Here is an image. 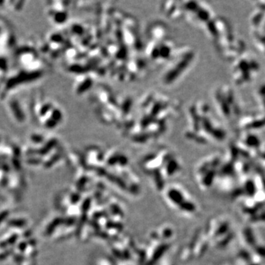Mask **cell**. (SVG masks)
<instances>
[{
    "label": "cell",
    "mask_w": 265,
    "mask_h": 265,
    "mask_svg": "<svg viewBox=\"0 0 265 265\" xmlns=\"http://www.w3.org/2000/svg\"><path fill=\"white\" fill-rule=\"evenodd\" d=\"M43 134L42 133H32V134L30 135V141H32L33 143L36 142H41V141H44V136H43Z\"/></svg>",
    "instance_id": "2"
},
{
    "label": "cell",
    "mask_w": 265,
    "mask_h": 265,
    "mask_svg": "<svg viewBox=\"0 0 265 265\" xmlns=\"http://www.w3.org/2000/svg\"><path fill=\"white\" fill-rule=\"evenodd\" d=\"M7 108L13 121L19 125L23 124L27 120V116L23 106L16 98L9 99L7 102Z\"/></svg>",
    "instance_id": "1"
}]
</instances>
